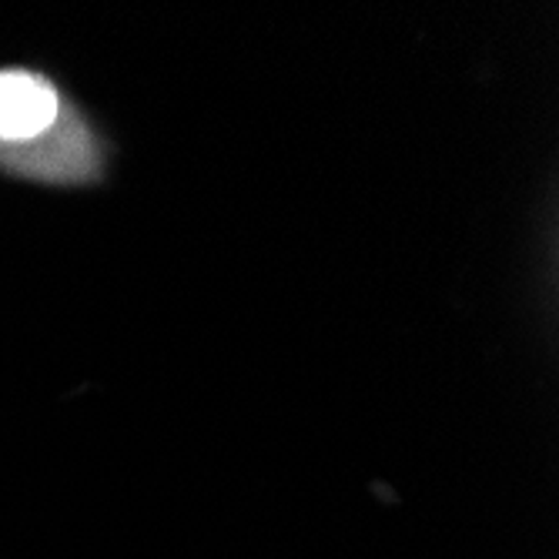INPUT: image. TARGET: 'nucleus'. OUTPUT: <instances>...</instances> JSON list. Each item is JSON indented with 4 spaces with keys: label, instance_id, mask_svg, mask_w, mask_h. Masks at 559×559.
<instances>
[{
    "label": "nucleus",
    "instance_id": "nucleus-1",
    "mask_svg": "<svg viewBox=\"0 0 559 559\" xmlns=\"http://www.w3.org/2000/svg\"><path fill=\"white\" fill-rule=\"evenodd\" d=\"M105 141L55 74L0 64V178L74 188L105 178Z\"/></svg>",
    "mask_w": 559,
    "mask_h": 559
}]
</instances>
